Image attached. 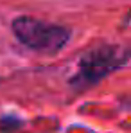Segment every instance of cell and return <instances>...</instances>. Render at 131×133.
Returning <instances> with one entry per match:
<instances>
[{
	"label": "cell",
	"instance_id": "cell-1",
	"mask_svg": "<svg viewBox=\"0 0 131 133\" xmlns=\"http://www.w3.org/2000/svg\"><path fill=\"white\" fill-rule=\"evenodd\" d=\"M129 61V50L122 45L106 43L86 50L74 68L68 83L75 90L93 88L111 72L122 68Z\"/></svg>",
	"mask_w": 131,
	"mask_h": 133
},
{
	"label": "cell",
	"instance_id": "cell-2",
	"mask_svg": "<svg viewBox=\"0 0 131 133\" xmlns=\"http://www.w3.org/2000/svg\"><path fill=\"white\" fill-rule=\"evenodd\" d=\"M11 29L20 43L42 54H56L70 40V29L58 23L38 20L34 16L15 18L11 23Z\"/></svg>",
	"mask_w": 131,
	"mask_h": 133
},
{
	"label": "cell",
	"instance_id": "cell-3",
	"mask_svg": "<svg viewBox=\"0 0 131 133\" xmlns=\"http://www.w3.org/2000/svg\"><path fill=\"white\" fill-rule=\"evenodd\" d=\"M20 126H22V121L16 119V117H13V115H7V117L0 119V131H4V133L16 131Z\"/></svg>",
	"mask_w": 131,
	"mask_h": 133
}]
</instances>
